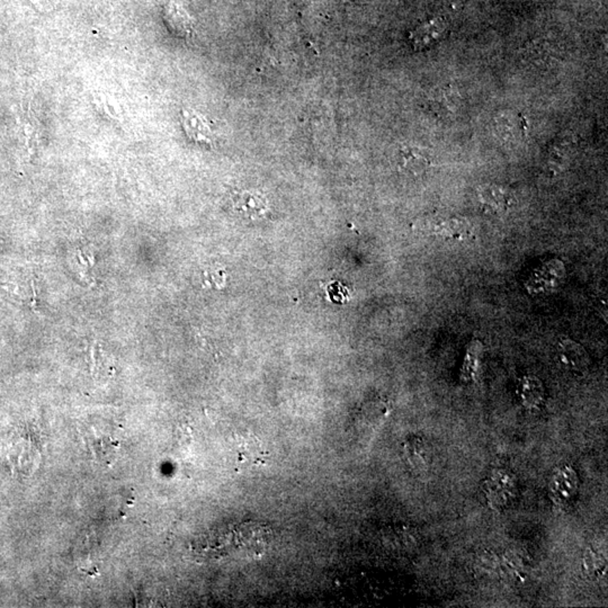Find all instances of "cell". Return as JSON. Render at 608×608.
Listing matches in <instances>:
<instances>
[{"label": "cell", "instance_id": "10", "mask_svg": "<svg viewBox=\"0 0 608 608\" xmlns=\"http://www.w3.org/2000/svg\"><path fill=\"white\" fill-rule=\"evenodd\" d=\"M234 204L239 209V211L246 213L248 216L258 214L266 209V204H265L262 196L254 195L251 193H243V194L238 195L234 200Z\"/></svg>", "mask_w": 608, "mask_h": 608}, {"label": "cell", "instance_id": "8", "mask_svg": "<svg viewBox=\"0 0 608 608\" xmlns=\"http://www.w3.org/2000/svg\"><path fill=\"white\" fill-rule=\"evenodd\" d=\"M86 439L88 441L91 452L99 461L103 459L104 461H111L113 459V450L115 448V443L111 436L98 435L97 430H95L88 433Z\"/></svg>", "mask_w": 608, "mask_h": 608}, {"label": "cell", "instance_id": "12", "mask_svg": "<svg viewBox=\"0 0 608 608\" xmlns=\"http://www.w3.org/2000/svg\"><path fill=\"white\" fill-rule=\"evenodd\" d=\"M425 448L419 444V441H411L407 445V454L409 461L414 466H423L425 464Z\"/></svg>", "mask_w": 608, "mask_h": 608}, {"label": "cell", "instance_id": "4", "mask_svg": "<svg viewBox=\"0 0 608 608\" xmlns=\"http://www.w3.org/2000/svg\"><path fill=\"white\" fill-rule=\"evenodd\" d=\"M578 490V477L571 468H563L555 473L551 481V493L559 502H569L575 497Z\"/></svg>", "mask_w": 608, "mask_h": 608}, {"label": "cell", "instance_id": "6", "mask_svg": "<svg viewBox=\"0 0 608 608\" xmlns=\"http://www.w3.org/2000/svg\"><path fill=\"white\" fill-rule=\"evenodd\" d=\"M479 198L482 207L489 212H504L511 205L507 193L498 186H484L480 189Z\"/></svg>", "mask_w": 608, "mask_h": 608}, {"label": "cell", "instance_id": "13", "mask_svg": "<svg viewBox=\"0 0 608 608\" xmlns=\"http://www.w3.org/2000/svg\"><path fill=\"white\" fill-rule=\"evenodd\" d=\"M466 231H468V225H466V222H462L459 220H453V221L447 222L446 225H443L441 234L447 236V237L459 238L466 234Z\"/></svg>", "mask_w": 608, "mask_h": 608}, {"label": "cell", "instance_id": "11", "mask_svg": "<svg viewBox=\"0 0 608 608\" xmlns=\"http://www.w3.org/2000/svg\"><path fill=\"white\" fill-rule=\"evenodd\" d=\"M401 162L403 167L412 173H423L428 167V159L426 158L419 150L414 148H405L401 150Z\"/></svg>", "mask_w": 608, "mask_h": 608}, {"label": "cell", "instance_id": "2", "mask_svg": "<svg viewBox=\"0 0 608 608\" xmlns=\"http://www.w3.org/2000/svg\"><path fill=\"white\" fill-rule=\"evenodd\" d=\"M558 359L563 368L571 373H582L589 364V357L586 350L573 341H564L558 348Z\"/></svg>", "mask_w": 608, "mask_h": 608}, {"label": "cell", "instance_id": "1", "mask_svg": "<svg viewBox=\"0 0 608 608\" xmlns=\"http://www.w3.org/2000/svg\"><path fill=\"white\" fill-rule=\"evenodd\" d=\"M204 541L203 553L240 561L260 557L271 544L272 531L257 522H241L211 533Z\"/></svg>", "mask_w": 608, "mask_h": 608}, {"label": "cell", "instance_id": "3", "mask_svg": "<svg viewBox=\"0 0 608 608\" xmlns=\"http://www.w3.org/2000/svg\"><path fill=\"white\" fill-rule=\"evenodd\" d=\"M446 33V24L441 19H430L419 25L411 33L410 40L415 49H429L437 44Z\"/></svg>", "mask_w": 608, "mask_h": 608}, {"label": "cell", "instance_id": "9", "mask_svg": "<svg viewBox=\"0 0 608 608\" xmlns=\"http://www.w3.org/2000/svg\"><path fill=\"white\" fill-rule=\"evenodd\" d=\"M522 400L527 407H538L544 397L541 382L535 377H527L522 383Z\"/></svg>", "mask_w": 608, "mask_h": 608}, {"label": "cell", "instance_id": "7", "mask_svg": "<svg viewBox=\"0 0 608 608\" xmlns=\"http://www.w3.org/2000/svg\"><path fill=\"white\" fill-rule=\"evenodd\" d=\"M184 125H185L186 131L189 134V137H193L195 141L204 143H210L212 141L210 128H209L207 121L201 116L185 113L184 114Z\"/></svg>", "mask_w": 608, "mask_h": 608}, {"label": "cell", "instance_id": "5", "mask_svg": "<svg viewBox=\"0 0 608 608\" xmlns=\"http://www.w3.org/2000/svg\"><path fill=\"white\" fill-rule=\"evenodd\" d=\"M582 570L590 580L597 581L605 577L607 571V560H606V553H604V551L600 547L591 545L585 550L582 557Z\"/></svg>", "mask_w": 608, "mask_h": 608}]
</instances>
